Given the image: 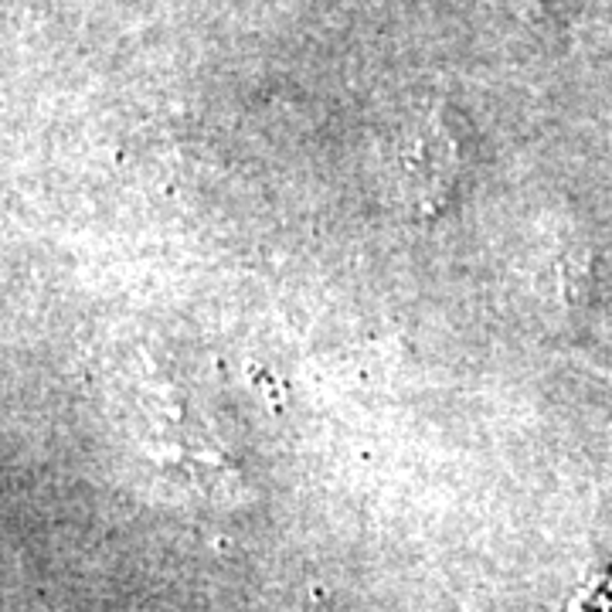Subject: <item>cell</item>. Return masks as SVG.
Returning a JSON list of instances; mask_svg holds the SVG:
<instances>
[{
	"mask_svg": "<svg viewBox=\"0 0 612 612\" xmlns=\"http://www.w3.org/2000/svg\"><path fill=\"white\" fill-rule=\"evenodd\" d=\"M568 612H612V568L589 581L579 596L571 598Z\"/></svg>",
	"mask_w": 612,
	"mask_h": 612,
	"instance_id": "obj_1",
	"label": "cell"
}]
</instances>
